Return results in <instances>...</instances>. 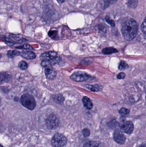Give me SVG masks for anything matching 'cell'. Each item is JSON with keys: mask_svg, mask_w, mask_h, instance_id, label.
<instances>
[{"mask_svg": "<svg viewBox=\"0 0 146 147\" xmlns=\"http://www.w3.org/2000/svg\"><path fill=\"white\" fill-rule=\"evenodd\" d=\"M121 32L125 39L127 40L133 39L138 32V26L136 21L133 18H126L122 24Z\"/></svg>", "mask_w": 146, "mask_h": 147, "instance_id": "obj_1", "label": "cell"}, {"mask_svg": "<svg viewBox=\"0 0 146 147\" xmlns=\"http://www.w3.org/2000/svg\"><path fill=\"white\" fill-rule=\"evenodd\" d=\"M21 103L25 108L30 110H33L36 106V102L33 97L28 94H25L21 96Z\"/></svg>", "mask_w": 146, "mask_h": 147, "instance_id": "obj_2", "label": "cell"}, {"mask_svg": "<svg viewBox=\"0 0 146 147\" xmlns=\"http://www.w3.org/2000/svg\"><path fill=\"white\" fill-rule=\"evenodd\" d=\"M67 140L66 136L60 133H56L52 137L51 144L53 147H66Z\"/></svg>", "mask_w": 146, "mask_h": 147, "instance_id": "obj_3", "label": "cell"}, {"mask_svg": "<svg viewBox=\"0 0 146 147\" xmlns=\"http://www.w3.org/2000/svg\"><path fill=\"white\" fill-rule=\"evenodd\" d=\"M46 125L47 128L50 130H55L58 128L60 121L55 115H50L46 119Z\"/></svg>", "mask_w": 146, "mask_h": 147, "instance_id": "obj_4", "label": "cell"}, {"mask_svg": "<svg viewBox=\"0 0 146 147\" xmlns=\"http://www.w3.org/2000/svg\"><path fill=\"white\" fill-rule=\"evenodd\" d=\"M119 126L122 132L127 134H131L134 130L133 123L130 121H122Z\"/></svg>", "mask_w": 146, "mask_h": 147, "instance_id": "obj_5", "label": "cell"}, {"mask_svg": "<svg viewBox=\"0 0 146 147\" xmlns=\"http://www.w3.org/2000/svg\"><path fill=\"white\" fill-rule=\"evenodd\" d=\"M90 78V76L87 74L80 71L74 72L70 77L72 80L77 82L86 81Z\"/></svg>", "mask_w": 146, "mask_h": 147, "instance_id": "obj_6", "label": "cell"}, {"mask_svg": "<svg viewBox=\"0 0 146 147\" xmlns=\"http://www.w3.org/2000/svg\"><path fill=\"white\" fill-rule=\"evenodd\" d=\"M114 139L117 144L123 145L126 142V137L122 131L120 129H117L114 132Z\"/></svg>", "mask_w": 146, "mask_h": 147, "instance_id": "obj_7", "label": "cell"}, {"mask_svg": "<svg viewBox=\"0 0 146 147\" xmlns=\"http://www.w3.org/2000/svg\"><path fill=\"white\" fill-rule=\"evenodd\" d=\"M57 53L55 52H45L41 54L40 59L42 61H52L57 58Z\"/></svg>", "mask_w": 146, "mask_h": 147, "instance_id": "obj_8", "label": "cell"}, {"mask_svg": "<svg viewBox=\"0 0 146 147\" xmlns=\"http://www.w3.org/2000/svg\"><path fill=\"white\" fill-rule=\"evenodd\" d=\"M20 55L24 58L27 59H33L36 58L35 53L31 51L22 52L21 53Z\"/></svg>", "mask_w": 146, "mask_h": 147, "instance_id": "obj_9", "label": "cell"}, {"mask_svg": "<svg viewBox=\"0 0 146 147\" xmlns=\"http://www.w3.org/2000/svg\"><path fill=\"white\" fill-rule=\"evenodd\" d=\"M83 147H104L101 142L94 141L87 142L84 144Z\"/></svg>", "mask_w": 146, "mask_h": 147, "instance_id": "obj_10", "label": "cell"}, {"mask_svg": "<svg viewBox=\"0 0 146 147\" xmlns=\"http://www.w3.org/2000/svg\"><path fill=\"white\" fill-rule=\"evenodd\" d=\"M45 73L47 78L49 79L54 78L56 75V72L50 68H46L45 70Z\"/></svg>", "mask_w": 146, "mask_h": 147, "instance_id": "obj_11", "label": "cell"}, {"mask_svg": "<svg viewBox=\"0 0 146 147\" xmlns=\"http://www.w3.org/2000/svg\"><path fill=\"white\" fill-rule=\"evenodd\" d=\"M82 102L84 106L88 109H91L93 107V103L91 99L86 96H84L82 98Z\"/></svg>", "mask_w": 146, "mask_h": 147, "instance_id": "obj_12", "label": "cell"}, {"mask_svg": "<svg viewBox=\"0 0 146 147\" xmlns=\"http://www.w3.org/2000/svg\"><path fill=\"white\" fill-rule=\"evenodd\" d=\"M12 76L10 74L5 72H3L1 74V83L9 82L11 80Z\"/></svg>", "mask_w": 146, "mask_h": 147, "instance_id": "obj_13", "label": "cell"}, {"mask_svg": "<svg viewBox=\"0 0 146 147\" xmlns=\"http://www.w3.org/2000/svg\"><path fill=\"white\" fill-rule=\"evenodd\" d=\"M53 101L57 104H62L64 101V97L61 94H56L54 95L52 97Z\"/></svg>", "mask_w": 146, "mask_h": 147, "instance_id": "obj_14", "label": "cell"}, {"mask_svg": "<svg viewBox=\"0 0 146 147\" xmlns=\"http://www.w3.org/2000/svg\"><path fill=\"white\" fill-rule=\"evenodd\" d=\"M87 88L93 92H98L99 91L103 89V86L101 85L95 84L93 85H87L86 86Z\"/></svg>", "mask_w": 146, "mask_h": 147, "instance_id": "obj_15", "label": "cell"}, {"mask_svg": "<svg viewBox=\"0 0 146 147\" xmlns=\"http://www.w3.org/2000/svg\"><path fill=\"white\" fill-rule=\"evenodd\" d=\"M118 51L113 47H107L104 48L102 51V52L104 54H110L112 53L118 52Z\"/></svg>", "mask_w": 146, "mask_h": 147, "instance_id": "obj_16", "label": "cell"}, {"mask_svg": "<svg viewBox=\"0 0 146 147\" xmlns=\"http://www.w3.org/2000/svg\"><path fill=\"white\" fill-rule=\"evenodd\" d=\"M127 4L131 8H135L138 4V0H128Z\"/></svg>", "mask_w": 146, "mask_h": 147, "instance_id": "obj_17", "label": "cell"}, {"mask_svg": "<svg viewBox=\"0 0 146 147\" xmlns=\"http://www.w3.org/2000/svg\"><path fill=\"white\" fill-rule=\"evenodd\" d=\"M21 53L16 51H9L8 52L7 56L9 58H13L15 56L20 55Z\"/></svg>", "mask_w": 146, "mask_h": 147, "instance_id": "obj_18", "label": "cell"}, {"mask_svg": "<svg viewBox=\"0 0 146 147\" xmlns=\"http://www.w3.org/2000/svg\"><path fill=\"white\" fill-rule=\"evenodd\" d=\"M49 37L53 39H56L58 37L57 32L55 30L50 31L49 32Z\"/></svg>", "mask_w": 146, "mask_h": 147, "instance_id": "obj_19", "label": "cell"}, {"mask_svg": "<svg viewBox=\"0 0 146 147\" xmlns=\"http://www.w3.org/2000/svg\"><path fill=\"white\" fill-rule=\"evenodd\" d=\"M128 67V66L127 63H126L123 62V61H122L120 63V64H119L118 68H119V69L120 70L123 71L127 69Z\"/></svg>", "mask_w": 146, "mask_h": 147, "instance_id": "obj_20", "label": "cell"}, {"mask_svg": "<svg viewBox=\"0 0 146 147\" xmlns=\"http://www.w3.org/2000/svg\"><path fill=\"white\" fill-rule=\"evenodd\" d=\"M119 124L117 122V121L115 120H114L113 121H111L109 123V126L111 128L114 129L117 126H119Z\"/></svg>", "mask_w": 146, "mask_h": 147, "instance_id": "obj_21", "label": "cell"}, {"mask_svg": "<svg viewBox=\"0 0 146 147\" xmlns=\"http://www.w3.org/2000/svg\"><path fill=\"white\" fill-rule=\"evenodd\" d=\"M119 113L122 115H127L129 113V110L126 108H123L119 111Z\"/></svg>", "mask_w": 146, "mask_h": 147, "instance_id": "obj_22", "label": "cell"}, {"mask_svg": "<svg viewBox=\"0 0 146 147\" xmlns=\"http://www.w3.org/2000/svg\"><path fill=\"white\" fill-rule=\"evenodd\" d=\"M41 65L46 68H50L51 66V63L50 61H42Z\"/></svg>", "mask_w": 146, "mask_h": 147, "instance_id": "obj_23", "label": "cell"}, {"mask_svg": "<svg viewBox=\"0 0 146 147\" xmlns=\"http://www.w3.org/2000/svg\"><path fill=\"white\" fill-rule=\"evenodd\" d=\"M19 67L21 70H25L27 68V65L26 62L21 61L19 63Z\"/></svg>", "mask_w": 146, "mask_h": 147, "instance_id": "obj_24", "label": "cell"}, {"mask_svg": "<svg viewBox=\"0 0 146 147\" xmlns=\"http://www.w3.org/2000/svg\"><path fill=\"white\" fill-rule=\"evenodd\" d=\"M16 48L20 49H28V50H33V47L28 44H25L23 45L16 47Z\"/></svg>", "mask_w": 146, "mask_h": 147, "instance_id": "obj_25", "label": "cell"}, {"mask_svg": "<svg viewBox=\"0 0 146 147\" xmlns=\"http://www.w3.org/2000/svg\"><path fill=\"white\" fill-rule=\"evenodd\" d=\"M82 133H83L84 137H88V136H90V134H91V131L88 129L85 128L82 130Z\"/></svg>", "mask_w": 146, "mask_h": 147, "instance_id": "obj_26", "label": "cell"}, {"mask_svg": "<svg viewBox=\"0 0 146 147\" xmlns=\"http://www.w3.org/2000/svg\"><path fill=\"white\" fill-rule=\"evenodd\" d=\"M141 29L142 32L146 34V17L144 20V21L142 22V25H141Z\"/></svg>", "mask_w": 146, "mask_h": 147, "instance_id": "obj_27", "label": "cell"}, {"mask_svg": "<svg viewBox=\"0 0 146 147\" xmlns=\"http://www.w3.org/2000/svg\"><path fill=\"white\" fill-rule=\"evenodd\" d=\"M105 20L108 23H109L110 25H111L112 26L114 27L115 26V22L113 20H111L109 16H106L105 17Z\"/></svg>", "mask_w": 146, "mask_h": 147, "instance_id": "obj_28", "label": "cell"}, {"mask_svg": "<svg viewBox=\"0 0 146 147\" xmlns=\"http://www.w3.org/2000/svg\"><path fill=\"white\" fill-rule=\"evenodd\" d=\"M126 77V74L123 72H121L117 75V78L119 79H123Z\"/></svg>", "mask_w": 146, "mask_h": 147, "instance_id": "obj_29", "label": "cell"}, {"mask_svg": "<svg viewBox=\"0 0 146 147\" xmlns=\"http://www.w3.org/2000/svg\"><path fill=\"white\" fill-rule=\"evenodd\" d=\"M56 1H57L58 3L61 4V3H63L65 1V0H56Z\"/></svg>", "mask_w": 146, "mask_h": 147, "instance_id": "obj_30", "label": "cell"}, {"mask_svg": "<svg viewBox=\"0 0 146 147\" xmlns=\"http://www.w3.org/2000/svg\"><path fill=\"white\" fill-rule=\"evenodd\" d=\"M138 147H146V145L145 144H141Z\"/></svg>", "mask_w": 146, "mask_h": 147, "instance_id": "obj_31", "label": "cell"}, {"mask_svg": "<svg viewBox=\"0 0 146 147\" xmlns=\"http://www.w3.org/2000/svg\"><path fill=\"white\" fill-rule=\"evenodd\" d=\"M1 147H4L3 146H2V145H1Z\"/></svg>", "mask_w": 146, "mask_h": 147, "instance_id": "obj_32", "label": "cell"}]
</instances>
